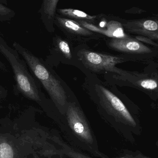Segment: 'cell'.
<instances>
[{"label": "cell", "mask_w": 158, "mask_h": 158, "mask_svg": "<svg viewBox=\"0 0 158 158\" xmlns=\"http://www.w3.org/2000/svg\"><path fill=\"white\" fill-rule=\"evenodd\" d=\"M110 158H133L130 153V150H123V154L119 156L116 157Z\"/></svg>", "instance_id": "19"}, {"label": "cell", "mask_w": 158, "mask_h": 158, "mask_svg": "<svg viewBox=\"0 0 158 158\" xmlns=\"http://www.w3.org/2000/svg\"><path fill=\"white\" fill-rule=\"evenodd\" d=\"M3 91L2 88L0 86V96H1V95L2 94Z\"/></svg>", "instance_id": "21"}, {"label": "cell", "mask_w": 158, "mask_h": 158, "mask_svg": "<svg viewBox=\"0 0 158 158\" xmlns=\"http://www.w3.org/2000/svg\"><path fill=\"white\" fill-rule=\"evenodd\" d=\"M136 40L140 41V42H145L149 44H152V45H156V46H157V44L154 42L151 39H148V38H147V37L138 36H136Z\"/></svg>", "instance_id": "17"}, {"label": "cell", "mask_w": 158, "mask_h": 158, "mask_svg": "<svg viewBox=\"0 0 158 158\" xmlns=\"http://www.w3.org/2000/svg\"><path fill=\"white\" fill-rule=\"evenodd\" d=\"M130 153L133 158H152L147 156H146L145 155L142 154L139 151H130Z\"/></svg>", "instance_id": "18"}, {"label": "cell", "mask_w": 158, "mask_h": 158, "mask_svg": "<svg viewBox=\"0 0 158 158\" xmlns=\"http://www.w3.org/2000/svg\"><path fill=\"white\" fill-rule=\"evenodd\" d=\"M0 53L11 66L19 90L26 97L37 102H41L39 89L26 65L15 50L10 48L0 36Z\"/></svg>", "instance_id": "5"}, {"label": "cell", "mask_w": 158, "mask_h": 158, "mask_svg": "<svg viewBox=\"0 0 158 158\" xmlns=\"http://www.w3.org/2000/svg\"><path fill=\"white\" fill-rule=\"evenodd\" d=\"M15 50L24 58L34 76L42 84L58 108L64 106L66 94L61 82L51 72L43 60L16 42L13 44Z\"/></svg>", "instance_id": "3"}, {"label": "cell", "mask_w": 158, "mask_h": 158, "mask_svg": "<svg viewBox=\"0 0 158 158\" xmlns=\"http://www.w3.org/2000/svg\"><path fill=\"white\" fill-rule=\"evenodd\" d=\"M109 45L116 51L128 53L142 54L152 52L149 47L140 41L128 37L114 38L109 42Z\"/></svg>", "instance_id": "8"}, {"label": "cell", "mask_w": 158, "mask_h": 158, "mask_svg": "<svg viewBox=\"0 0 158 158\" xmlns=\"http://www.w3.org/2000/svg\"><path fill=\"white\" fill-rule=\"evenodd\" d=\"M122 27L129 33L147 37L152 40H158L157 19H142L125 20L122 23Z\"/></svg>", "instance_id": "7"}, {"label": "cell", "mask_w": 158, "mask_h": 158, "mask_svg": "<svg viewBox=\"0 0 158 158\" xmlns=\"http://www.w3.org/2000/svg\"><path fill=\"white\" fill-rule=\"evenodd\" d=\"M0 69H5L4 66L1 63H0Z\"/></svg>", "instance_id": "20"}, {"label": "cell", "mask_w": 158, "mask_h": 158, "mask_svg": "<svg viewBox=\"0 0 158 158\" xmlns=\"http://www.w3.org/2000/svg\"><path fill=\"white\" fill-rule=\"evenodd\" d=\"M64 153L66 158H92L88 155H85L79 149L71 146L64 141L63 144Z\"/></svg>", "instance_id": "13"}, {"label": "cell", "mask_w": 158, "mask_h": 158, "mask_svg": "<svg viewBox=\"0 0 158 158\" xmlns=\"http://www.w3.org/2000/svg\"><path fill=\"white\" fill-rule=\"evenodd\" d=\"M64 142L59 134L39 125L0 126V158H67Z\"/></svg>", "instance_id": "1"}, {"label": "cell", "mask_w": 158, "mask_h": 158, "mask_svg": "<svg viewBox=\"0 0 158 158\" xmlns=\"http://www.w3.org/2000/svg\"><path fill=\"white\" fill-rule=\"evenodd\" d=\"M15 15V12L11 8L0 3V21L6 22L12 19Z\"/></svg>", "instance_id": "14"}, {"label": "cell", "mask_w": 158, "mask_h": 158, "mask_svg": "<svg viewBox=\"0 0 158 158\" xmlns=\"http://www.w3.org/2000/svg\"><path fill=\"white\" fill-rule=\"evenodd\" d=\"M77 21L81 24L84 27L90 30L91 31L101 33L108 37L113 38V39L128 37L123 32L122 26L117 22H113V24H110V26L108 27V30H104L94 26L92 23L83 21Z\"/></svg>", "instance_id": "11"}, {"label": "cell", "mask_w": 158, "mask_h": 158, "mask_svg": "<svg viewBox=\"0 0 158 158\" xmlns=\"http://www.w3.org/2000/svg\"><path fill=\"white\" fill-rule=\"evenodd\" d=\"M65 137L71 146L96 157L110 158L101 152L98 142L83 112L75 103L69 104L66 113Z\"/></svg>", "instance_id": "2"}, {"label": "cell", "mask_w": 158, "mask_h": 158, "mask_svg": "<svg viewBox=\"0 0 158 158\" xmlns=\"http://www.w3.org/2000/svg\"><path fill=\"white\" fill-rule=\"evenodd\" d=\"M59 0H42L39 11L41 19L49 32H53L54 20L56 15L57 6Z\"/></svg>", "instance_id": "10"}, {"label": "cell", "mask_w": 158, "mask_h": 158, "mask_svg": "<svg viewBox=\"0 0 158 158\" xmlns=\"http://www.w3.org/2000/svg\"><path fill=\"white\" fill-rule=\"evenodd\" d=\"M56 44L59 51L66 56V58L71 59L72 58L70 48L67 42L62 40L59 37L56 38Z\"/></svg>", "instance_id": "15"}, {"label": "cell", "mask_w": 158, "mask_h": 158, "mask_svg": "<svg viewBox=\"0 0 158 158\" xmlns=\"http://www.w3.org/2000/svg\"><path fill=\"white\" fill-rule=\"evenodd\" d=\"M80 59L89 69L95 72L105 70L124 75V72L116 67L124 61L123 58L98 53L87 50L79 52Z\"/></svg>", "instance_id": "6"}, {"label": "cell", "mask_w": 158, "mask_h": 158, "mask_svg": "<svg viewBox=\"0 0 158 158\" xmlns=\"http://www.w3.org/2000/svg\"><path fill=\"white\" fill-rule=\"evenodd\" d=\"M54 25H56L65 33L79 37H91L92 31L84 27L78 21L56 15Z\"/></svg>", "instance_id": "9"}, {"label": "cell", "mask_w": 158, "mask_h": 158, "mask_svg": "<svg viewBox=\"0 0 158 158\" xmlns=\"http://www.w3.org/2000/svg\"><path fill=\"white\" fill-rule=\"evenodd\" d=\"M57 11L60 15L72 20H77V21H83L92 23L94 22L96 19V16L90 15L85 12L77 9L71 8L57 9Z\"/></svg>", "instance_id": "12"}, {"label": "cell", "mask_w": 158, "mask_h": 158, "mask_svg": "<svg viewBox=\"0 0 158 158\" xmlns=\"http://www.w3.org/2000/svg\"><path fill=\"white\" fill-rule=\"evenodd\" d=\"M138 83L143 88L147 90H156L158 87L157 82L154 79H147L142 80Z\"/></svg>", "instance_id": "16"}, {"label": "cell", "mask_w": 158, "mask_h": 158, "mask_svg": "<svg viewBox=\"0 0 158 158\" xmlns=\"http://www.w3.org/2000/svg\"><path fill=\"white\" fill-rule=\"evenodd\" d=\"M96 91L102 106L107 112L114 118L119 124L124 126L126 141L135 143V139L133 134H141L140 127L122 101L114 94L102 85H97Z\"/></svg>", "instance_id": "4"}]
</instances>
